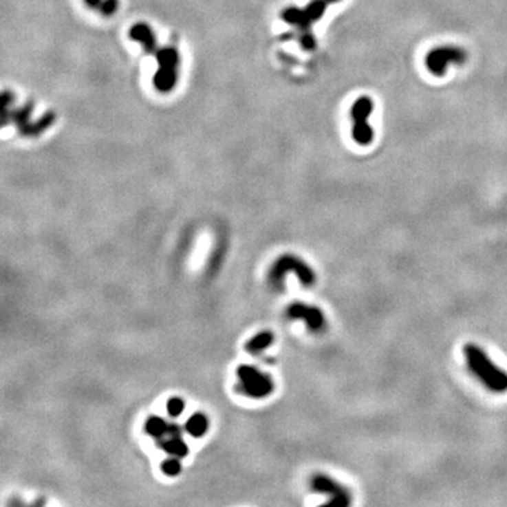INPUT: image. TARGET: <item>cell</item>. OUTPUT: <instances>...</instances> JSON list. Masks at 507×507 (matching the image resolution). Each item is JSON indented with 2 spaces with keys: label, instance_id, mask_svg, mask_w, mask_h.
I'll return each mask as SVG.
<instances>
[{
  "label": "cell",
  "instance_id": "1",
  "mask_svg": "<svg viewBox=\"0 0 507 507\" xmlns=\"http://www.w3.org/2000/svg\"><path fill=\"white\" fill-rule=\"evenodd\" d=\"M466 364L471 372L478 378L490 392H507V372L492 363L489 355L478 345L466 344L464 348Z\"/></svg>",
  "mask_w": 507,
  "mask_h": 507
},
{
  "label": "cell",
  "instance_id": "2",
  "mask_svg": "<svg viewBox=\"0 0 507 507\" xmlns=\"http://www.w3.org/2000/svg\"><path fill=\"white\" fill-rule=\"evenodd\" d=\"M288 274H294L305 286H312L316 281V275L312 268L299 257L283 255L272 266L271 281L275 286H281Z\"/></svg>",
  "mask_w": 507,
  "mask_h": 507
},
{
  "label": "cell",
  "instance_id": "3",
  "mask_svg": "<svg viewBox=\"0 0 507 507\" xmlns=\"http://www.w3.org/2000/svg\"><path fill=\"white\" fill-rule=\"evenodd\" d=\"M237 375L244 393L251 398H265L274 391L272 379L254 367L243 365L237 369Z\"/></svg>",
  "mask_w": 507,
  "mask_h": 507
},
{
  "label": "cell",
  "instance_id": "4",
  "mask_svg": "<svg viewBox=\"0 0 507 507\" xmlns=\"http://www.w3.org/2000/svg\"><path fill=\"white\" fill-rule=\"evenodd\" d=\"M374 110V103L369 98H360L356 99L351 109V116L354 120L352 127V137L354 140L361 144L368 145L374 140V130L368 125V117L371 116Z\"/></svg>",
  "mask_w": 507,
  "mask_h": 507
},
{
  "label": "cell",
  "instance_id": "5",
  "mask_svg": "<svg viewBox=\"0 0 507 507\" xmlns=\"http://www.w3.org/2000/svg\"><path fill=\"white\" fill-rule=\"evenodd\" d=\"M329 0H312V2L305 9L289 8L283 12L282 17L289 24H294L301 28L302 36L310 34L309 28L312 21H317L325 12V8L329 6Z\"/></svg>",
  "mask_w": 507,
  "mask_h": 507
},
{
  "label": "cell",
  "instance_id": "6",
  "mask_svg": "<svg viewBox=\"0 0 507 507\" xmlns=\"http://www.w3.org/2000/svg\"><path fill=\"white\" fill-rule=\"evenodd\" d=\"M310 486L313 492H317V493H321V495L330 497L327 504L344 507L351 503V493L341 484L330 478V476L321 475V473L314 475L312 478Z\"/></svg>",
  "mask_w": 507,
  "mask_h": 507
},
{
  "label": "cell",
  "instance_id": "7",
  "mask_svg": "<svg viewBox=\"0 0 507 507\" xmlns=\"http://www.w3.org/2000/svg\"><path fill=\"white\" fill-rule=\"evenodd\" d=\"M465 61V51L457 47H440L433 50L427 58L426 65L433 75H444L450 64H461Z\"/></svg>",
  "mask_w": 507,
  "mask_h": 507
},
{
  "label": "cell",
  "instance_id": "8",
  "mask_svg": "<svg viewBox=\"0 0 507 507\" xmlns=\"http://www.w3.org/2000/svg\"><path fill=\"white\" fill-rule=\"evenodd\" d=\"M288 316L293 320L305 321L308 329L313 333L321 332L325 325V319H324L323 312L316 306H309L302 302L292 303L288 308Z\"/></svg>",
  "mask_w": 507,
  "mask_h": 507
},
{
  "label": "cell",
  "instance_id": "9",
  "mask_svg": "<svg viewBox=\"0 0 507 507\" xmlns=\"http://www.w3.org/2000/svg\"><path fill=\"white\" fill-rule=\"evenodd\" d=\"M130 39L134 40V41L141 43L148 52H154L155 48H157V43H155V37H154L153 30L144 23H138V24L131 27Z\"/></svg>",
  "mask_w": 507,
  "mask_h": 507
},
{
  "label": "cell",
  "instance_id": "10",
  "mask_svg": "<svg viewBox=\"0 0 507 507\" xmlns=\"http://www.w3.org/2000/svg\"><path fill=\"white\" fill-rule=\"evenodd\" d=\"M153 80H154V86L157 87L158 92L161 94L171 92L176 83V68L160 65Z\"/></svg>",
  "mask_w": 507,
  "mask_h": 507
},
{
  "label": "cell",
  "instance_id": "11",
  "mask_svg": "<svg viewBox=\"0 0 507 507\" xmlns=\"http://www.w3.org/2000/svg\"><path fill=\"white\" fill-rule=\"evenodd\" d=\"M169 433V438L165 441L164 444V449L168 454H171L172 457H176V458H184L188 455V445L186 442L177 435V430L176 427H171L168 430Z\"/></svg>",
  "mask_w": 507,
  "mask_h": 507
},
{
  "label": "cell",
  "instance_id": "12",
  "mask_svg": "<svg viewBox=\"0 0 507 507\" xmlns=\"http://www.w3.org/2000/svg\"><path fill=\"white\" fill-rule=\"evenodd\" d=\"M207 427H208V422L206 419V416L200 413L193 414L186 422V431L193 437H202L203 434H206Z\"/></svg>",
  "mask_w": 507,
  "mask_h": 507
},
{
  "label": "cell",
  "instance_id": "13",
  "mask_svg": "<svg viewBox=\"0 0 507 507\" xmlns=\"http://www.w3.org/2000/svg\"><path fill=\"white\" fill-rule=\"evenodd\" d=\"M274 343V336L271 333H259L257 336H254L248 343H247V351L251 354H259L261 351H263L266 347H270Z\"/></svg>",
  "mask_w": 507,
  "mask_h": 507
},
{
  "label": "cell",
  "instance_id": "14",
  "mask_svg": "<svg viewBox=\"0 0 507 507\" xmlns=\"http://www.w3.org/2000/svg\"><path fill=\"white\" fill-rule=\"evenodd\" d=\"M169 430L166 422L164 419H161V417H150V419L147 420L145 423V431L153 435V437H162L164 434H166Z\"/></svg>",
  "mask_w": 507,
  "mask_h": 507
},
{
  "label": "cell",
  "instance_id": "15",
  "mask_svg": "<svg viewBox=\"0 0 507 507\" xmlns=\"http://www.w3.org/2000/svg\"><path fill=\"white\" fill-rule=\"evenodd\" d=\"M157 61L162 67H173L177 68L179 64V54L173 48H162L155 52Z\"/></svg>",
  "mask_w": 507,
  "mask_h": 507
},
{
  "label": "cell",
  "instance_id": "16",
  "mask_svg": "<svg viewBox=\"0 0 507 507\" xmlns=\"http://www.w3.org/2000/svg\"><path fill=\"white\" fill-rule=\"evenodd\" d=\"M181 469H182V465H181V462H179V460L176 457L168 458L162 464L164 473H166L169 476H176L179 472H181Z\"/></svg>",
  "mask_w": 507,
  "mask_h": 507
},
{
  "label": "cell",
  "instance_id": "17",
  "mask_svg": "<svg viewBox=\"0 0 507 507\" xmlns=\"http://www.w3.org/2000/svg\"><path fill=\"white\" fill-rule=\"evenodd\" d=\"M166 410H168V413L172 417L181 416L184 413V410H185V403H184V400H181L179 398H172L166 403Z\"/></svg>",
  "mask_w": 507,
  "mask_h": 507
},
{
  "label": "cell",
  "instance_id": "18",
  "mask_svg": "<svg viewBox=\"0 0 507 507\" xmlns=\"http://www.w3.org/2000/svg\"><path fill=\"white\" fill-rule=\"evenodd\" d=\"M117 6H118V0H103L100 5V12L105 16H111L114 14Z\"/></svg>",
  "mask_w": 507,
  "mask_h": 507
},
{
  "label": "cell",
  "instance_id": "19",
  "mask_svg": "<svg viewBox=\"0 0 507 507\" xmlns=\"http://www.w3.org/2000/svg\"><path fill=\"white\" fill-rule=\"evenodd\" d=\"M302 47L305 50H313L316 48V40L312 34H305L302 36Z\"/></svg>",
  "mask_w": 507,
  "mask_h": 507
},
{
  "label": "cell",
  "instance_id": "20",
  "mask_svg": "<svg viewBox=\"0 0 507 507\" xmlns=\"http://www.w3.org/2000/svg\"><path fill=\"white\" fill-rule=\"evenodd\" d=\"M85 2L87 6H91V8H100L102 5V0H85Z\"/></svg>",
  "mask_w": 507,
  "mask_h": 507
},
{
  "label": "cell",
  "instance_id": "21",
  "mask_svg": "<svg viewBox=\"0 0 507 507\" xmlns=\"http://www.w3.org/2000/svg\"><path fill=\"white\" fill-rule=\"evenodd\" d=\"M336 2H340V0H329V3H336Z\"/></svg>",
  "mask_w": 507,
  "mask_h": 507
}]
</instances>
